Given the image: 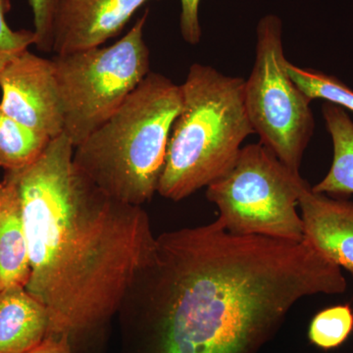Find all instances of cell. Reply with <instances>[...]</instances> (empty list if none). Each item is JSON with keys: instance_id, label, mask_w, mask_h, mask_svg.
Segmentation results:
<instances>
[{"instance_id": "6da1fadb", "label": "cell", "mask_w": 353, "mask_h": 353, "mask_svg": "<svg viewBox=\"0 0 353 353\" xmlns=\"http://www.w3.org/2000/svg\"><path fill=\"white\" fill-rule=\"evenodd\" d=\"M145 276L126 353H259L301 299L347 288L305 241L232 234L218 219L157 236Z\"/></svg>"}, {"instance_id": "7a4b0ae2", "label": "cell", "mask_w": 353, "mask_h": 353, "mask_svg": "<svg viewBox=\"0 0 353 353\" xmlns=\"http://www.w3.org/2000/svg\"><path fill=\"white\" fill-rule=\"evenodd\" d=\"M62 132L41 157L7 171L19 196L31 275L25 289L50 317L48 336L76 341L101 329L154 263L157 236L141 206L117 201L73 161Z\"/></svg>"}, {"instance_id": "3957f363", "label": "cell", "mask_w": 353, "mask_h": 353, "mask_svg": "<svg viewBox=\"0 0 353 353\" xmlns=\"http://www.w3.org/2000/svg\"><path fill=\"white\" fill-rule=\"evenodd\" d=\"M181 85L150 72L101 126L74 150L78 170L108 196L141 206L157 192Z\"/></svg>"}, {"instance_id": "277c9868", "label": "cell", "mask_w": 353, "mask_h": 353, "mask_svg": "<svg viewBox=\"0 0 353 353\" xmlns=\"http://www.w3.org/2000/svg\"><path fill=\"white\" fill-rule=\"evenodd\" d=\"M245 81L208 65L190 66L181 85L182 108L172 127L157 192L179 201L230 170L254 134L245 104Z\"/></svg>"}, {"instance_id": "5b68a950", "label": "cell", "mask_w": 353, "mask_h": 353, "mask_svg": "<svg viewBox=\"0 0 353 353\" xmlns=\"http://www.w3.org/2000/svg\"><path fill=\"white\" fill-rule=\"evenodd\" d=\"M148 10L112 46L52 59L64 114V132L74 146L101 126L150 73L143 30Z\"/></svg>"}, {"instance_id": "8992f818", "label": "cell", "mask_w": 353, "mask_h": 353, "mask_svg": "<svg viewBox=\"0 0 353 353\" xmlns=\"http://www.w3.org/2000/svg\"><path fill=\"white\" fill-rule=\"evenodd\" d=\"M307 185L268 148L252 143L241 148L230 170L208 185L206 196L230 233L301 243L303 222L296 208Z\"/></svg>"}, {"instance_id": "52a82bcc", "label": "cell", "mask_w": 353, "mask_h": 353, "mask_svg": "<svg viewBox=\"0 0 353 353\" xmlns=\"http://www.w3.org/2000/svg\"><path fill=\"white\" fill-rule=\"evenodd\" d=\"M255 54L243 88L248 119L260 143L299 174L303 153L314 132L312 99L288 73L283 22L277 15L264 16L257 24Z\"/></svg>"}, {"instance_id": "ba28073f", "label": "cell", "mask_w": 353, "mask_h": 353, "mask_svg": "<svg viewBox=\"0 0 353 353\" xmlns=\"http://www.w3.org/2000/svg\"><path fill=\"white\" fill-rule=\"evenodd\" d=\"M0 110L34 131L57 138L64 114L52 60L29 50L0 70Z\"/></svg>"}, {"instance_id": "9c48e42d", "label": "cell", "mask_w": 353, "mask_h": 353, "mask_svg": "<svg viewBox=\"0 0 353 353\" xmlns=\"http://www.w3.org/2000/svg\"><path fill=\"white\" fill-rule=\"evenodd\" d=\"M150 1L61 0L53 25L52 52L65 55L101 46Z\"/></svg>"}, {"instance_id": "30bf717a", "label": "cell", "mask_w": 353, "mask_h": 353, "mask_svg": "<svg viewBox=\"0 0 353 353\" xmlns=\"http://www.w3.org/2000/svg\"><path fill=\"white\" fill-rule=\"evenodd\" d=\"M303 241L353 278V202L306 185L299 197Z\"/></svg>"}, {"instance_id": "8fae6325", "label": "cell", "mask_w": 353, "mask_h": 353, "mask_svg": "<svg viewBox=\"0 0 353 353\" xmlns=\"http://www.w3.org/2000/svg\"><path fill=\"white\" fill-rule=\"evenodd\" d=\"M50 317L24 287L0 292V353H30L48 336Z\"/></svg>"}, {"instance_id": "7c38bea8", "label": "cell", "mask_w": 353, "mask_h": 353, "mask_svg": "<svg viewBox=\"0 0 353 353\" xmlns=\"http://www.w3.org/2000/svg\"><path fill=\"white\" fill-rule=\"evenodd\" d=\"M30 275L29 246L19 196L6 174L0 182V292L16 285L25 288Z\"/></svg>"}, {"instance_id": "4fadbf2b", "label": "cell", "mask_w": 353, "mask_h": 353, "mask_svg": "<svg viewBox=\"0 0 353 353\" xmlns=\"http://www.w3.org/2000/svg\"><path fill=\"white\" fill-rule=\"evenodd\" d=\"M322 114L334 146V158L326 176L313 192L334 199L353 194V121L345 109L325 101Z\"/></svg>"}, {"instance_id": "5bb4252c", "label": "cell", "mask_w": 353, "mask_h": 353, "mask_svg": "<svg viewBox=\"0 0 353 353\" xmlns=\"http://www.w3.org/2000/svg\"><path fill=\"white\" fill-rule=\"evenodd\" d=\"M51 139L0 110V168L7 172L29 166L41 157Z\"/></svg>"}, {"instance_id": "9a60e30c", "label": "cell", "mask_w": 353, "mask_h": 353, "mask_svg": "<svg viewBox=\"0 0 353 353\" xmlns=\"http://www.w3.org/2000/svg\"><path fill=\"white\" fill-rule=\"evenodd\" d=\"M288 73L311 99H323L353 112V90L336 77L317 70L304 69L287 63Z\"/></svg>"}, {"instance_id": "2e32d148", "label": "cell", "mask_w": 353, "mask_h": 353, "mask_svg": "<svg viewBox=\"0 0 353 353\" xmlns=\"http://www.w3.org/2000/svg\"><path fill=\"white\" fill-rule=\"evenodd\" d=\"M352 332V308L350 304H338L323 309L313 317L308 338L315 347L330 350L341 347Z\"/></svg>"}, {"instance_id": "e0dca14e", "label": "cell", "mask_w": 353, "mask_h": 353, "mask_svg": "<svg viewBox=\"0 0 353 353\" xmlns=\"http://www.w3.org/2000/svg\"><path fill=\"white\" fill-rule=\"evenodd\" d=\"M10 8V0H0V70L37 41L34 31H15L9 27L6 15Z\"/></svg>"}, {"instance_id": "ac0fdd59", "label": "cell", "mask_w": 353, "mask_h": 353, "mask_svg": "<svg viewBox=\"0 0 353 353\" xmlns=\"http://www.w3.org/2000/svg\"><path fill=\"white\" fill-rule=\"evenodd\" d=\"M34 17V32L38 50L52 51V32L58 7L61 0H28Z\"/></svg>"}, {"instance_id": "d6986e66", "label": "cell", "mask_w": 353, "mask_h": 353, "mask_svg": "<svg viewBox=\"0 0 353 353\" xmlns=\"http://www.w3.org/2000/svg\"><path fill=\"white\" fill-rule=\"evenodd\" d=\"M180 1L181 34L188 43L196 46L201 39V27L199 23L201 0H180Z\"/></svg>"}, {"instance_id": "ffe728a7", "label": "cell", "mask_w": 353, "mask_h": 353, "mask_svg": "<svg viewBox=\"0 0 353 353\" xmlns=\"http://www.w3.org/2000/svg\"><path fill=\"white\" fill-rule=\"evenodd\" d=\"M30 353H73L67 336H48L46 340Z\"/></svg>"}]
</instances>
